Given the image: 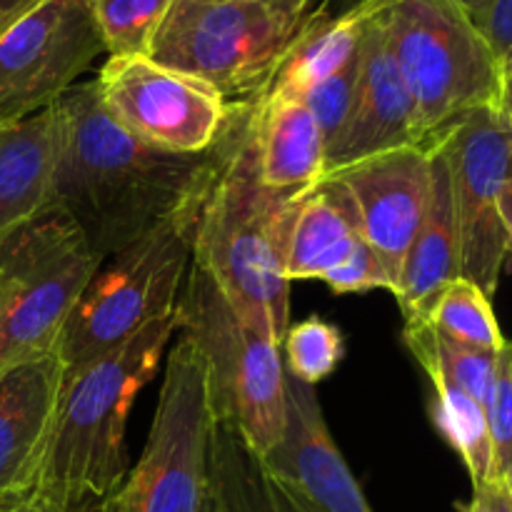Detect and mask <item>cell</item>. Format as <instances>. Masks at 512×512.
Here are the masks:
<instances>
[{
    "label": "cell",
    "mask_w": 512,
    "mask_h": 512,
    "mask_svg": "<svg viewBox=\"0 0 512 512\" xmlns=\"http://www.w3.org/2000/svg\"><path fill=\"white\" fill-rule=\"evenodd\" d=\"M50 108L53 205L78 225L100 263L200 203L223 158L225 130L213 148L195 155L138 140L110 118L95 80L75 83Z\"/></svg>",
    "instance_id": "6da1fadb"
},
{
    "label": "cell",
    "mask_w": 512,
    "mask_h": 512,
    "mask_svg": "<svg viewBox=\"0 0 512 512\" xmlns=\"http://www.w3.org/2000/svg\"><path fill=\"white\" fill-rule=\"evenodd\" d=\"M305 193L263 183L253 105L233 103L223 158L200 200L193 263L213 278L240 318L280 345L290 328L288 243Z\"/></svg>",
    "instance_id": "7a4b0ae2"
},
{
    "label": "cell",
    "mask_w": 512,
    "mask_h": 512,
    "mask_svg": "<svg viewBox=\"0 0 512 512\" xmlns=\"http://www.w3.org/2000/svg\"><path fill=\"white\" fill-rule=\"evenodd\" d=\"M178 333L175 310L108 353L65 368L53 430L33 500L45 512H78L108 498L128 475V418Z\"/></svg>",
    "instance_id": "3957f363"
},
{
    "label": "cell",
    "mask_w": 512,
    "mask_h": 512,
    "mask_svg": "<svg viewBox=\"0 0 512 512\" xmlns=\"http://www.w3.org/2000/svg\"><path fill=\"white\" fill-rule=\"evenodd\" d=\"M328 0H175L150 48L160 65L253 105Z\"/></svg>",
    "instance_id": "277c9868"
},
{
    "label": "cell",
    "mask_w": 512,
    "mask_h": 512,
    "mask_svg": "<svg viewBox=\"0 0 512 512\" xmlns=\"http://www.w3.org/2000/svg\"><path fill=\"white\" fill-rule=\"evenodd\" d=\"M178 333L200 355L210 408L253 460H265L285 433V368L280 343L240 318L218 285L190 260L175 303Z\"/></svg>",
    "instance_id": "5b68a950"
},
{
    "label": "cell",
    "mask_w": 512,
    "mask_h": 512,
    "mask_svg": "<svg viewBox=\"0 0 512 512\" xmlns=\"http://www.w3.org/2000/svg\"><path fill=\"white\" fill-rule=\"evenodd\" d=\"M415 105L420 148L455 120L500 108V60L455 0H373Z\"/></svg>",
    "instance_id": "8992f818"
},
{
    "label": "cell",
    "mask_w": 512,
    "mask_h": 512,
    "mask_svg": "<svg viewBox=\"0 0 512 512\" xmlns=\"http://www.w3.org/2000/svg\"><path fill=\"white\" fill-rule=\"evenodd\" d=\"M98 268L100 258L58 205L0 243V370L55 355Z\"/></svg>",
    "instance_id": "52a82bcc"
},
{
    "label": "cell",
    "mask_w": 512,
    "mask_h": 512,
    "mask_svg": "<svg viewBox=\"0 0 512 512\" xmlns=\"http://www.w3.org/2000/svg\"><path fill=\"white\" fill-rule=\"evenodd\" d=\"M198 208L200 203L180 210L100 263L60 335L55 355L65 368L128 343L153 320L173 313L193 260Z\"/></svg>",
    "instance_id": "ba28073f"
},
{
    "label": "cell",
    "mask_w": 512,
    "mask_h": 512,
    "mask_svg": "<svg viewBox=\"0 0 512 512\" xmlns=\"http://www.w3.org/2000/svg\"><path fill=\"white\" fill-rule=\"evenodd\" d=\"M215 425L203 360L180 335L165 360L138 463L108 498L78 512H200L213 468Z\"/></svg>",
    "instance_id": "9c48e42d"
},
{
    "label": "cell",
    "mask_w": 512,
    "mask_h": 512,
    "mask_svg": "<svg viewBox=\"0 0 512 512\" xmlns=\"http://www.w3.org/2000/svg\"><path fill=\"white\" fill-rule=\"evenodd\" d=\"M430 148H438L448 165L460 235V278L493 298L510 253L500 215V198L512 178L510 118L500 108L470 110Z\"/></svg>",
    "instance_id": "30bf717a"
},
{
    "label": "cell",
    "mask_w": 512,
    "mask_h": 512,
    "mask_svg": "<svg viewBox=\"0 0 512 512\" xmlns=\"http://www.w3.org/2000/svg\"><path fill=\"white\" fill-rule=\"evenodd\" d=\"M95 85L115 123L168 153H205L233 115V103L213 85L148 55H108Z\"/></svg>",
    "instance_id": "8fae6325"
},
{
    "label": "cell",
    "mask_w": 512,
    "mask_h": 512,
    "mask_svg": "<svg viewBox=\"0 0 512 512\" xmlns=\"http://www.w3.org/2000/svg\"><path fill=\"white\" fill-rule=\"evenodd\" d=\"M105 53L85 0H38L0 33V120L50 108Z\"/></svg>",
    "instance_id": "7c38bea8"
},
{
    "label": "cell",
    "mask_w": 512,
    "mask_h": 512,
    "mask_svg": "<svg viewBox=\"0 0 512 512\" xmlns=\"http://www.w3.org/2000/svg\"><path fill=\"white\" fill-rule=\"evenodd\" d=\"M325 180V178H323ZM328 180H338L358 213L360 235L398 283L400 268L423 225L433 193L430 148H400L360 160Z\"/></svg>",
    "instance_id": "4fadbf2b"
},
{
    "label": "cell",
    "mask_w": 512,
    "mask_h": 512,
    "mask_svg": "<svg viewBox=\"0 0 512 512\" xmlns=\"http://www.w3.org/2000/svg\"><path fill=\"white\" fill-rule=\"evenodd\" d=\"M373 3V0H370ZM420 148L415 105L400 75L378 15L370 13L360 43L358 85L343 128L325 150V175L340 173L360 160Z\"/></svg>",
    "instance_id": "5bb4252c"
},
{
    "label": "cell",
    "mask_w": 512,
    "mask_h": 512,
    "mask_svg": "<svg viewBox=\"0 0 512 512\" xmlns=\"http://www.w3.org/2000/svg\"><path fill=\"white\" fill-rule=\"evenodd\" d=\"M263 470L288 480L323 512H375L330 435L315 388L285 375V433Z\"/></svg>",
    "instance_id": "9a60e30c"
},
{
    "label": "cell",
    "mask_w": 512,
    "mask_h": 512,
    "mask_svg": "<svg viewBox=\"0 0 512 512\" xmlns=\"http://www.w3.org/2000/svg\"><path fill=\"white\" fill-rule=\"evenodd\" d=\"M63 375L58 355L0 370V508H15L33 495Z\"/></svg>",
    "instance_id": "2e32d148"
},
{
    "label": "cell",
    "mask_w": 512,
    "mask_h": 512,
    "mask_svg": "<svg viewBox=\"0 0 512 512\" xmlns=\"http://www.w3.org/2000/svg\"><path fill=\"white\" fill-rule=\"evenodd\" d=\"M430 158H433V193H430L428 213L405 255L393 290L405 325L425 323L440 293L460 278V235L448 165L438 148H430Z\"/></svg>",
    "instance_id": "e0dca14e"
},
{
    "label": "cell",
    "mask_w": 512,
    "mask_h": 512,
    "mask_svg": "<svg viewBox=\"0 0 512 512\" xmlns=\"http://www.w3.org/2000/svg\"><path fill=\"white\" fill-rule=\"evenodd\" d=\"M53 108L0 128V243L53 205Z\"/></svg>",
    "instance_id": "ac0fdd59"
},
{
    "label": "cell",
    "mask_w": 512,
    "mask_h": 512,
    "mask_svg": "<svg viewBox=\"0 0 512 512\" xmlns=\"http://www.w3.org/2000/svg\"><path fill=\"white\" fill-rule=\"evenodd\" d=\"M260 178L275 190H310L325 175V138L300 98L253 103Z\"/></svg>",
    "instance_id": "d6986e66"
},
{
    "label": "cell",
    "mask_w": 512,
    "mask_h": 512,
    "mask_svg": "<svg viewBox=\"0 0 512 512\" xmlns=\"http://www.w3.org/2000/svg\"><path fill=\"white\" fill-rule=\"evenodd\" d=\"M363 240L358 213L338 180H320L303 195L288 243V280H323Z\"/></svg>",
    "instance_id": "ffe728a7"
},
{
    "label": "cell",
    "mask_w": 512,
    "mask_h": 512,
    "mask_svg": "<svg viewBox=\"0 0 512 512\" xmlns=\"http://www.w3.org/2000/svg\"><path fill=\"white\" fill-rule=\"evenodd\" d=\"M370 13H373L370 0H358L338 15L325 10L290 48L260 100L303 98L310 88L340 73L358 55Z\"/></svg>",
    "instance_id": "44dd1931"
},
{
    "label": "cell",
    "mask_w": 512,
    "mask_h": 512,
    "mask_svg": "<svg viewBox=\"0 0 512 512\" xmlns=\"http://www.w3.org/2000/svg\"><path fill=\"white\" fill-rule=\"evenodd\" d=\"M428 373L435 390L433 420L443 438L453 445L455 453L463 458L473 488H483L490 483V463H493V448H490L488 418H485L483 403L470 398L463 388L445 378L440 370L423 368Z\"/></svg>",
    "instance_id": "7402d4cb"
},
{
    "label": "cell",
    "mask_w": 512,
    "mask_h": 512,
    "mask_svg": "<svg viewBox=\"0 0 512 512\" xmlns=\"http://www.w3.org/2000/svg\"><path fill=\"white\" fill-rule=\"evenodd\" d=\"M425 325L453 343L498 353L505 345L490 298L470 280L458 278L440 293Z\"/></svg>",
    "instance_id": "603a6c76"
},
{
    "label": "cell",
    "mask_w": 512,
    "mask_h": 512,
    "mask_svg": "<svg viewBox=\"0 0 512 512\" xmlns=\"http://www.w3.org/2000/svg\"><path fill=\"white\" fill-rule=\"evenodd\" d=\"M405 343L423 368L440 370L445 378L453 380L458 388H463L470 398L483 403L485 408L498 353H485V350L453 343L425 323L405 325Z\"/></svg>",
    "instance_id": "cb8c5ba5"
},
{
    "label": "cell",
    "mask_w": 512,
    "mask_h": 512,
    "mask_svg": "<svg viewBox=\"0 0 512 512\" xmlns=\"http://www.w3.org/2000/svg\"><path fill=\"white\" fill-rule=\"evenodd\" d=\"M108 55H148L175 0H85Z\"/></svg>",
    "instance_id": "d4e9b609"
},
{
    "label": "cell",
    "mask_w": 512,
    "mask_h": 512,
    "mask_svg": "<svg viewBox=\"0 0 512 512\" xmlns=\"http://www.w3.org/2000/svg\"><path fill=\"white\" fill-rule=\"evenodd\" d=\"M283 348L285 375L310 388L330 378L345 355L343 333L338 325L318 315L290 325L283 338Z\"/></svg>",
    "instance_id": "484cf974"
},
{
    "label": "cell",
    "mask_w": 512,
    "mask_h": 512,
    "mask_svg": "<svg viewBox=\"0 0 512 512\" xmlns=\"http://www.w3.org/2000/svg\"><path fill=\"white\" fill-rule=\"evenodd\" d=\"M485 418L490 430V483H505L512 470V343L505 340L495 355V373L485 398Z\"/></svg>",
    "instance_id": "4316f807"
},
{
    "label": "cell",
    "mask_w": 512,
    "mask_h": 512,
    "mask_svg": "<svg viewBox=\"0 0 512 512\" xmlns=\"http://www.w3.org/2000/svg\"><path fill=\"white\" fill-rule=\"evenodd\" d=\"M358 63H360V50L355 55V60H350L340 73L330 75L328 80L318 83L315 88H310L303 95V103L308 105L310 113L318 120L320 130H323L325 138V150L333 143V138L338 135V130L343 128L345 118L350 113V105H353L355 85H358Z\"/></svg>",
    "instance_id": "83f0119b"
},
{
    "label": "cell",
    "mask_w": 512,
    "mask_h": 512,
    "mask_svg": "<svg viewBox=\"0 0 512 512\" xmlns=\"http://www.w3.org/2000/svg\"><path fill=\"white\" fill-rule=\"evenodd\" d=\"M323 283L338 295L368 293V290L375 288L393 293V278H390L388 268H385L383 260L375 255V250L365 240H360L353 253L338 268H333L325 275Z\"/></svg>",
    "instance_id": "f1b7e54d"
},
{
    "label": "cell",
    "mask_w": 512,
    "mask_h": 512,
    "mask_svg": "<svg viewBox=\"0 0 512 512\" xmlns=\"http://www.w3.org/2000/svg\"><path fill=\"white\" fill-rule=\"evenodd\" d=\"M200 512H248L245 510L240 480H235L233 460L225 453L218 433L213 440V468H210L208 493H205Z\"/></svg>",
    "instance_id": "f546056e"
},
{
    "label": "cell",
    "mask_w": 512,
    "mask_h": 512,
    "mask_svg": "<svg viewBox=\"0 0 512 512\" xmlns=\"http://www.w3.org/2000/svg\"><path fill=\"white\" fill-rule=\"evenodd\" d=\"M250 463H253V473L258 478V493L263 498L265 512H323L318 505L310 503L295 485H290L288 480L263 470L253 458H250Z\"/></svg>",
    "instance_id": "4dcf8cb0"
},
{
    "label": "cell",
    "mask_w": 512,
    "mask_h": 512,
    "mask_svg": "<svg viewBox=\"0 0 512 512\" xmlns=\"http://www.w3.org/2000/svg\"><path fill=\"white\" fill-rule=\"evenodd\" d=\"M475 28L483 33L498 60L512 53V0H488L473 15Z\"/></svg>",
    "instance_id": "1f68e13d"
},
{
    "label": "cell",
    "mask_w": 512,
    "mask_h": 512,
    "mask_svg": "<svg viewBox=\"0 0 512 512\" xmlns=\"http://www.w3.org/2000/svg\"><path fill=\"white\" fill-rule=\"evenodd\" d=\"M473 503L478 512H512L508 490L503 483H488L483 488H475Z\"/></svg>",
    "instance_id": "d6a6232c"
},
{
    "label": "cell",
    "mask_w": 512,
    "mask_h": 512,
    "mask_svg": "<svg viewBox=\"0 0 512 512\" xmlns=\"http://www.w3.org/2000/svg\"><path fill=\"white\" fill-rule=\"evenodd\" d=\"M500 110L512 123V53L500 60Z\"/></svg>",
    "instance_id": "836d02e7"
},
{
    "label": "cell",
    "mask_w": 512,
    "mask_h": 512,
    "mask_svg": "<svg viewBox=\"0 0 512 512\" xmlns=\"http://www.w3.org/2000/svg\"><path fill=\"white\" fill-rule=\"evenodd\" d=\"M35 3H38V0H0V33Z\"/></svg>",
    "instance_id": "e575fe53"
},
{
    "label": "cell",
    "mask_w": 512,
    "mask_h": 512,
    "mask_svg": "<svg viewBox=\"0 0 512 512\" xmlns=\"http://www.w3.org/2000/svg\"><path fill=\"white\" fill-rule=\"evenodd\" d=\"M500 215H503V225H505V233H508V243L512 253V178L508 180V185H505L503 198H500Z\"/></svg>",
    "instance_id": "d590c367"
},
{
    "label": "cell",
    "mask_w": 512,
    "mask_h": 512,
    "mask_svg": "<svg viewBox=\"0 0 512 512\" xmlns=\"http://www.w3.org/2000/svg\"><path fill=\"white\" fill-rule=\"evenodd\" d=\"M455 3H458L460 8L465 10V13H470V15H473L475 10H480V8H483V5L488 3V0H455Z\"/></svg>",
    "instance_id": "8d00e7d4"
},
{
    "label": "cell",
    "mask_w": 512,
    "mask_h": 512,
    "mask_svg": "<svg viewBox=\"0 0 512 512\" xmlns=\"http://www.w3.org/2000/svg\"><path fill=\"white\" fill-rule=\"evenodd\" d=\"M13 512H45L43 508H40V505H35L33 500H25V503H20V505H15L13 508Z\"/></svg>",
    "instance_id": "74e56055"
},
{
    "label": "cell",
    "mask_w": 512,
    "mask_h": 512,
    "mask_svg": "<svg viewBox=\"0 0 512 512\" xmlns=\"http://www.w3.org/2000/svg\"><path fill=\"white\" fill-rule=\"evenodd\" d=\"M505 490H508V498H510V505H512V470H510V475H508V480H505Z\"/></svg>",
    "instance_id": "f35d334b"
},
{
    "label": "cell",
    "mask_w": 512,
    "mask_h": 512,
    "mask_svg": "<svg viewBox=\"0 0 512 512\" xmlns=\"http://www.w3.org/2000/svg\"><path fill=\"white\" fill-rule=\"evenodd\" d=\"M468 512H478V508H475V503H470V508H468Z\"/></svg>",
    "instance_id": "ab89813d"
},
{
    "label": "cell",
    "mask_w": 512,
    "mask_h": 512,
    "mask_svg": "<svg viewBox=\"0 0 512 512\" xmlns=\"http://www.w3.org/2000/svg\"><path fill=\"white\" fill-rule=\"evenodd\" d=\"M0 512H13V508H0Z\"/></svg>",
    "instance_id": "60d3db41"
},
{
    "label": "cell",
    "mask_w": 512,
    "mask_h": 512,
    "mask_svg": "<svg viewBox=\"0 0 512 512\" xmlns=\"http://www.w3.org/2000/svg\"><path fill=\"white\" fill-rule=\"evenodd\" d=\"M5 123H8V120H0V128H3V125H5Z\"/></svg>",
    "instance_id": "b9f144b4"
},
{
    "label": "cell",
    "mask_w": 512,
    "mask_h": 512,
    "mask_svg": "<svg viewBox=\"0 0 512 512\" xmlns=\"http://www.w3.org/2000/svg\"><path fill=\"white\" fill-rule=\"evenodd\" d=\"M508 258H512V253H508Z\"/></svg>",
    "instance_id": "7bdbcfd3"
}]
</instances>
